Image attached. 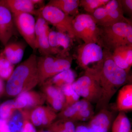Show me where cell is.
<instances>
[{
    "label": "cell",
    "mask_w": 132,
    "mask_h": 132,
    "mask_svg": "<svg viewBox=\"0 0 132 132\" xmlns=\"http://www.w3.org/2000/svg\"><path fill=\"white\" fill-rule=\"evenodd\" d=\"M39 14L48 23L56 27L58 32L67 34L70 38H76L73 26L74 17L68 15L57 8L47 5L39 11Z\"/></svg>",
    "instance_id": "52a82bcc"
},
{
    "label": "cell",
    "mask_w": 132,
    "mask_h": 132,
    "mask_svg": "<svg viewBox=\"0 0 132 132\" xmlns=\"http://www.w3.org/2000/svg\"><path fill=\"white\" fill-rule=\"evenodd\" d=\"M75 132H92L87 127L80 126L76 127Z\"/></svg>",
    "instance_id": "e575fe53"
},
{
    "label": "cell",
    "mask_w": 132,
    "mask_h": 132,
    "mask_svg": "<svg viewBox=\"0 0 132 132\" xmlns=\"http://www.w3.org/2000/svg\"><path fill=\"white\" fill-rule=\"evenodd\" d=\"M112 53L116 65L128 72L132 66V45L117 48Z\"/></svg>",
    "instance_id": "2e32d148"
},
{
    "label": "cell",
    "mask_w": 132,
    "mask_h": 132,
    "mask_svg": "<svg viewBox=\"0 0 132 132\" xmlns=\"http://www.w3.org/2000/svg\"><path fill=\"white\" fill-rule=\"evenodd\" d=\"M4 2L12 14L26 13L38 15L39 10H36L32 0H7Z\"/></svg>",
    "instance_id": "e0dca14e"
},
{
    "label": "cell",
    "mask_w": 132,
    "mask_h": 132,
    "mask_svg": "<svg viewBox=\"0 0 132 132\" xmlns=\"http://www.w3.org/2000/svg\"><path fill=\"white\" fill-rule=\"evenodd\" d=\"M75 73L69 69L58 73L47 80L52 85L61 88L64 85L72 84L75 81Z\"/></svg>",
    "instance_id": "7402d4cb"
},
{
    "label": "cell",
    "mask_w": 132,
    "mask_h": 132,
    "mask_svg": "<svg viewBox=\"0 0 132 132\" xmlns=\"http://www.w3.org/2000/svg\"><path fill=\"white\" fill-rule=\"evenodd\" d=\"M14 101L15 109L30 111L37 107L42 106L46 100L43 93L29 91L19 95Z\"/></svg>",
    "instance_id": "7c38bea8"
},
{
    "label": "cell",
    "mask_w": 132,
    "mask_h": 132,
    "mask_svg": "<svg viewBox=\"0 0 132 132\" xmlns=\"http://www.w3.org/2000/svg\"><path fill=\"white\" fill-rule=\"evenodd\" d=\"M110 0H81L79 6L81 7L87 12L92 14L95 10L107 4Z\"/></svg>",
    "instance_id": "83f0119b"
},
{
    "label": "cell",
    "mask_w": 132,
    "mask_h": 132,
    "mask_svg": "<svg viewBox=\"0 0 132 132\" xmlns=\"http://www.w3.org/2000/svg\"><path fill=\"white\" fill-rule=\"evenodd\" d=\"M15 110L14 100H9L3 102L0 106V119L7 121Z\"/></svg>",
    "instance_id": "f546056e"
},
{
    "label": "cell",
    "mask_w": 132,
    "mask_h": 132,
    "mask_svg": "<svg viewBox=\"0 0 132 132\" xmlns=\"http://www.w3.org/2000/svg\"><path fill=\"white\" fill-rule=\"evenodd\" d=\"M72 57L53 55L37 58V69L39 84L42 85L48 79L62 72L69 69L72 65Z\"/></svg>",
    "instance_id": "277c9868"
},
{
    "label": "cell",
    "mask_w": 132,
    "mask_h": 132,
    "mask_svg": "<svg viewBox=\"0 0 132 132\" xmlns=\"http://www.w3.org/2000/svg\"><path fill=\"white\" fill-rule=\"evenodd\" d=\"M120 2L124 14H126L130 17H132V0H120Z\"/></svg>",
    "instance_id": "d6a6232c"
},
{
    "label": "cell",
    "mask_w": 132,
    "mask_h": 132,
    "mask_svg": "<svg viewBox=\"0 0 132 132\" xmlns=\"http://www.w3.org/2000/svg\"><path fill=\"white\" fill-rule=\"evenodd\" d=\"M77 94L90 103H98L101 98V88L95 76L88 69L84 75L72 84Z\"/></svg>",
    "instance_id": "8992f818"
},
{
    "label": "cell",
    "mask_w": 132,
    "mask_h": 132,
    "mask_svg": "<svg viewBox=\"0 0 132 132\" xmlns=\"http://www.w3.org/2000/svg\"><path fill=\"white\" fill-rule=\"evenodd\" d=\"M104 55V50L98 43H85L78 47L76 58L79 65L86 70L90 64L100 61Z\"/></svg>",
    "instance_id": "9c48e42d"
},
{
    "label": "cell",
    "mask_w": 132,
    "mask_h": 132,
    "mask_svg": "<svg viewBox=\"0 0 132 132\" xmlns=\"http://www.w3.org/2000/svg\"><path fill=\"white\" fill-rule=\"evenodd\" d=\"M14 28L12 13L4 1H0V42L5 46L13 35Z\"/></svg>",
    "instance_id": "8fae6325"
},
{
    "label": "cell",
    "mask_w": 132,
    "mask_h": 132,
    "mask_svg": "<svg viewBox=\"0 0 132 132\" xmlns=\"http://www.w3.org/2000/svg\"><path fill=\"white\" fill-rule=\"evenodd\" d=\"M91 106V103L85 99L78 101L72 105L63 109L57 114V118L73 121L74 119L81 111Z\"/></svg>",
    "instance_id": "ffe728a7"
},
{
    "label": "cell",
    "mask_w": 132,
    "mask_h": 132,
    "mask_svg": "<svg viewBox=\"0 0 132 132\" xmlns=\"http://www.w3.org/2000/svg\"><path fill=\"white\" fill-rule=\"evenodd\" d=\"M38 84L37 57L32 54L14 70L7 80L6 92L9 95L14 97L30 91Z\"/></svg>",
    "instance_id": "7a4b0ae2"
},
{
    "label": "cell",
    "mask_w": 132,
    "mask_h": 132,
    "mask_svg": "<svg viewBox=\"0 0 132 132\" xmlns=\"http://www.w3.org/2000/svg\"><path fill=\"white\" fill-rule=\"evenodd\" d=\"M76 128L74 121L66 119H59L47 128L49 132H75Z\"/></svg>",
    "instance_id": "cb8c5ba5"
},
{
    "label": "cell",
    "mask_w": 132,
    "mask_h": 132,
    "mask_svg": "<svg viewBox=\"0 0 132 132\" xmlns=\"http://www.w3.org/2000/svg\"><path fill=\"white\" fill-rule=\"evenodd\" d=\"M98 44L111 52L117 48L132 45V25L130 21L100 28Z\"/></svg>",
    "instance_id": "3957f363"
},
{
    "label": "cell",
    "mask_w": 132,
    "mask_h": 132,
    "mask_svg": "<svg viewBox=\"0 0 132 132\" xmlns=\"http://www.w3.org/2000/svg\"><path fill=\"white\" fill-rule=\"evenodd\" d=\"M4 89V84L2 79L0 78V94L3 92Z\"/></svg>",
    "instance_id": "d590c367"
},
{
    "label": "cell",
    "mask_w": 132,
    "mask_h": 132,
    "mask_svg": "<svg viewBox=\"0 0 132 132\" xmlns=\"http://www.w3.org/2000/svg\"><path fill=\"white\" fill-rule=\"evenodd\" d=\"M117 108L121 112L132 110V84L125 85L120 90L117 98Z\"/></svg>",
    "instance_id": "44dd1931"
},
{
    "label": "cell",
    "mask_w": 132,
    "mask_h": 132,
    "mask_svg": "<svg viewBox=\"0 0 132 132\" xmlns=\"http://www.w3.org/2000/svg\"><path fill=\"white\" fill-rule=\"evenodd\" d=\"M24 120L25 119L21 112L16 109L7 121L8 125L11 132L20 131Z\"/></svg>",
    "instance_id": "484cf974"
},
{
    "label": "cell",
    "mask_w": 132,
    "mask_h": 132,
    "mask_svg": "<svg viewBox=\"0 0 132 132\" xmlns=\"http://www.w3.org/2000/svg\"><path fill=\"white\" fill-rule=\"evenodd\" d=\"M14 69V65L0 54V78L8 80L12 75Z\"/></svg>",
    "instance_id": "f1b7e54d"
},
{
    "label": "cell",
    "mask_w": 132,
    "mask_h": 132,
    "mask_svg": "<svg viewBox=\"0 0 132 132\" xmlns=\"http://www.w3.org/2000/svg\"><path fill=\"white\" fill-rule=\"evenodd\" d=\"M130 132H132L131 131Z\"/></svg>",
    "instance_id": "74e56055"
},
{
    "label": "cell",
    "mask_w": 132,
    "mask_h": 132,
    "mask_svg": "<svg viewBox=\"0 0 132 132\" xmlns=\"http://www.w3.org/2000/svg\"><path fill=\"white\" fill-rule=\"evenodd\" d=\"M37 132H49L47 130H40L39 131H38Z\"/></svg>",
    "instance_id": "8d00e7d4"
},
{
    "label": "cell",
    "mask_w": 132,
    "mask_h": 132,
    "mask_svg": "<svg viewBox=\"0 0 132 132\" xmlns=\"http://www.w3.org/2000/svg\"><path fill=\"white\" fill-rule=\"evenodd\" d=\"M26 120L35 127L47 128L57 118L56 112L50 106H39L25 112Z\"/></svg>",
    "instance_id": "30bf717a"
},
{
    "label": "cell",
    "mask_w": 132,
    "mask_h": 132,
    "mask_svg": "<svg viewBox=\"0 0 132 132\" xmlns=\"http://www.w3.org/2000/svg\"><path fill=\"white\" fill-rule=\"evenodd\" d=\"M105 6L108 12L104 24L102 27L130 21L124 16L120 0H110Z\"/></svg>",
    "instance_id": "9a60e30c"
},
{
    "label": "cell",
    "mask_w": 132,
    "mask_h": 132,
    "mask_svg": "<svg viewBox=\"0 0 132 132\" xmlns=\"http://www.w3.org/2000/svg\"><path fill=\"white\" fill-rule=\"evenodd\" d=\"M131 123L127 116L121 112L114 121L112 128V132H130Z\"/></svg>",
    "instance_id": "d4e9b609"
},
{
    "label": "cell",
    "mask_w": 132,
    "mask_h": 132,
    "mask_svg": "<svg viewBox=\"0 0 132 132\" xmlns=\"http://www.w3.org/2000/svg\"><path fill=\"white\" fill-rule=\"evenodd\" d=\"M113 115L107 108L102 109L90 119L87 127L92 132H108Z\"/></svg>",
    "instance_id": "5bb4252c"
},
{
    "label": "cell",
    "mask_w": 132,
    "mask_h": 132,
    "mask_svg": "<svg viewBox=\"0 0 132 132\" xmlns=\"http://www.w3.org/2000/svg\"><path fill=\"white\" fill-rule=\"evenodd\" d=\"M57 41L60 48H62V52L66 56L71 46V39L70 36L66 33L57 32Z\"/></svg>",
    "instance_id": "4dcf8cb0"
},
{
    "label": "cell",
    "mask_w": 132,
    "mask_h": 132,
    "mask_svg": "<svg viewBox=\"0 0 132 132\" xmlns=\"http://www.w3.org/2000/svg\"><path fill=\"white\" fill-rule=\"evenodd\" d=\"M79 3L80 0H51L47 5L57 8L66 14L74 17L79 14Z\"/></svg>",
    "instance_id": "d6986e66"
},
{
    "label": "cell",
    "mask_w": 132,
    "mask_h": 132,
    "mask_svg": "<svg viewBox=\"0 0 132 132\" xmlns=\"http://www.w3.org/2000/svg\"><path fill=\"white\" fill-rule=\"evenodd\" d=\"M14 24L19 33L33 50L36 49L35 21L32 15L26 13L13 14Z\"/></svg>",
    "instance_id": "ba28073f"
},
{
    "label": "cell",
    "mask_w": 132,
    "mask_h": 132,
    "mask_svg": "<svg viewBox=\"0 0 132 132\" xmlns=\"http://www.w3.org/2000/svg\"><path fill=\"white\" fill-rule=\"evenodd\" d=\"M24 45L20 42H13L5 46L2 53L3 55L12 64H17L21 61L24 56Z\"/></svg>",
    "instance_id": "ac0fdd59"
},
{
    "label": "cell",
    "mask_w": 132,
    "mask_h": 132,
    "mask_svg": "<svg viewBox=\"0 0 132 132\" xmlns=\"http://www.w3.org/2000/svg\"><path fill=\"white\" fill-rule=\"evenodd\" d=\"M103 59L93 67L87 68L94 75L101 88L102 95L97 103V108H107L109 101L117 90L127 83L128 72L115 64L112 52L104 49Z\"/></svg>",
    "instance_id": "6da1fadb"
},
{
    "label": "cell",
    "mask_w": 132,
    "mask_h": 132,
    "mask_svg": "<svg viewBox=\"0 0 132 132\" xmlns=\"http://www.w3.org/2000/svg\"><path fill=\"white\" fill-rule=\"evenodd\" d=\"M50 30L49 26H48L36 39V49H39L42 56L53 55L48 40V34Z\"/></svg>",
    "instance_id": "603a6c76"
},
{
    "label": "cell",
    "mask_w": 132,
    "mask_h": 132,
    "mask_svg": "<svg viewBox=\"0 0 132 132\" xmlns=\"http://www.w3.org/2000/svg\"><path fill=\"white\" fill-rule=\"evenodd\" d=\"M94 114V112L93 110L92 106H91L81 111L74 119L73 121H85L90 120L93 118Z\"/></svg>",
    "instance_id": "1f68e13d"
},
{
    "label": "cell",
    "mask_w": 132,
    "mask_h": 132,
    "mask_svg": "<svg viewBox=\"0 0 132 132\" xmlns=\"http://www.w3.org/2000/svg\"><path fill=\"white\" fill-rule=\"evenodd\" d=\"M42 91L46 97V101L50 105L54 111L60 112L65 104V97L61 88L52 85L48 80L43 85Z\"/></svg>",
    "instance_id": "4fadbf2b"
},
{
    "label": "cell",
    "mask_w": 132,
    "mask_h": 132,
    "mask_svg": "<svg viewBox=\"0 0 132 132\" xmlns=\"http://www.w3.org/2000/svg\"><path fill=\"white\" fill-rule=\"evenodd\" d=\"M20 132H37L35 127L29 120H24L23 126Z\"/></svg>",
    "instance_id": "836d02e7"
},
{
    "label": "cell",
    "mask_w": 132,
    "mask_h": 132,
    "mask_svg": "<svg viewBox=\"0 0 132 132\" xmlns=\"http://www.w3.org/2000/svg\"><path fill=\"white\" fill-rule=\"evenodd\" d=\"M65 99L64 108L69 106L79 100L80 96L75 91L72 87V84L64 85L61 88Z\"/></svg>",
    "instance_id": "4316f807"
},
{
    "label": "cell",
    "mask_w": 132,
    "mask_h": 132,
    "mask_svg": "<svg viewBox=\"0 0 132 132\" xmlns=\"http://www.w3.org/2000/svg\"><path fill=\"white\" fill-rule=\"evenodd\" d=\"M73 26L76 38L85 43H98L100 34L99 28L94 19L88 14H81L74 18Z\"/></svg>",
    "instance_id": "5b68a950"
}]
</instances>
